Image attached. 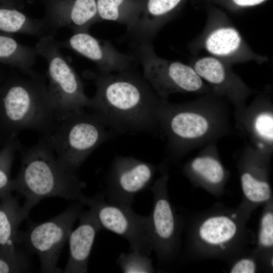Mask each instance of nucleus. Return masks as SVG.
<instances>
[{"mask_svg":"<svg viewBox=\"0 0 273 273\" xmlns=\"http://www.w3.org/2000/svg\"><path fill=\"white\" fill-rule=\"evenodd\" d=\"M96 92L85 108L113 133L153 132L162 101L144 76L128 70L94 75Z\"/></svg>","mask_w":273,"mask_h":273,"instance_id":"obj_1","label":"nucleus"},{"mask_svg":"<svg viewBox=\"0 0 273 273\" xmlns=\"http://www.w3.org/2000/svg\"><path fill=\"white\" fill-rule=\"evenodd\" d=\"M13 186L24 198L22 207L26 217L45 198L58 197L84 205L87 197L82 193L84 183L57 159L43 138L23 152L20 170Z\"/></svg>","mask_w":273,"mask_h":273,"instance_id":"obj_2","label":"nucleus"},{"mask_svg":"<svg viewBox=\"0 0 273 273\" xmlns=\"http://www.w3.org/2000/svg\"><path fill=\"white\" fill-rule=\"evenodd\" d=\"M24 74L4 87L2 101L5 117L14 129H33L47 135L57 118L45 78L35 71Z\"/></svg>","mask_w":273,"mask_h":273,"instance_id":"obj_3","label":"nucleus"},{"mask_svg":"<svg viewBox=\"0 0 273 273\" xmlns=\"http://www.w3.org/2000/svg\"><path fill=\"white\" fill-rule=\"evenodd\" d=\"M85 109L71 112L57 119L52 131L42 135L57 159L76 172L90 154L110 139L114 133Z\"/></svg>","mask_w":273,"mask_h":273,"instance_id":"obj_4","label":"nucleus"},{"mask_svg":"<svg viewBox=\"0 0 273 273\" xmlns=\"http://www.w3.org/2000/svg\"><path fill=\"white\" fill-rule=\"evenodd\" d=\"M205 10L204 28L189 44L192 53L203 52L231 65L267 61V57L257 53L247 43L224 10L209 4H205Z\"/></svg>","mask_w":273,"mask_h":273,"instance_id":"obj_5","label":"nucleus"},{"mask_svg":"<svg viewBox=\"0 0 273 273\" xmlns=\"http://www.w3.org/2000/svg\"><path fill=\"white\" fill-rule=\"evenodd\" d=\"M34 47L48 64L47 86L57 119L85 109L89 98L80 77L61 53L58 40L47 34L39 37Z\"/></svg>","mask_w":273,"mask_h":273,"instance_id":"obj_6","label":"nucleus"},{"mask_svg":"<svg viewBox=\"0 0 273 273\" xmlns=\"http://www.w3.org/2000/svg\"><path fill=\"white\" fill-rule=\"evenodd\" d=\"M133 43L143 76L161 99L167 100L176 93H202L208 89L189 64L159 57L152 42Z\"/></svg>","mask_w":273,"mask_h":273,"instance_id":"obj_7","label":"nucleus"},{"mask_svg":"<svg viewBox=\"0 0 273 273\" xmlns=\"http://www.w3.org/2000/svg\"><path fill=\"white\" fill-rule=\"evenodd\" d=\"M82 205L77 202L51 219L33 224L17 235V242L38 256L41 272H61L57 263Z\"/></svg>","mask_w":273,"mask_h":273,"instance_id":"obj_8","label":"nucleus"},{"mask_svg":"<svg viewBox=\"0 0 273 273\" xmlns=\"http://www.w3.org/2000/svg\"><path fill=\"white\" fill-rule=\"evenodd\" d=\"M84 205L89 207L102 229L126 240L131 251L150 255L152 247L148 216L135 213L131 206L107 201L101 194L87 197Z\"/></svg>","mask_w":273,"mask_h":273,"instance_id":"obj_9","label":"nucleus"},{"mask_svg":"<svg viewBox=\"0 0 273 273\" xmlns=\"http://www.w3.org/2000/svg\"><path fill=\"white\" fill-rule=\"evenodd\" d=\"M156 170L153 164L134 157H115L107 178L108 201L131 206L135 196L150 186Z\"/></svg>","mask_w":273,"mask_h":273,"instance_id":"obj_10","label":"nucleus"},{"mask_svg":"<svg viewBox=\"0 0 273 273\" xmlns=\"http://www.w3.org/2000/svg\"><path fill=\"white\" fill-rule=\"evenodd\" d=\"M58 43L61 48L71 50L91 60L103 73L130 70L134 59L119 51L110 41L99 39L89 32L73 33L69 38L58 41Z\"/></svg>","mask_w":273,"mask_h":273,"instance_id":"obj_11","label":"nucleus"},{"mask_svg":"<svg viewBox=\"0 0 273 273\" xmlns=\"http://www.w3.org/2000/svg\"><path fill=\"white\" fill-rule=\"evenodd\" d=\"M41 19L51 34L63 28L73 33L86 31L98 22L96 0H43Z\"/></svg>","mask_w":273,"mask_h":273,"instance_id":"obj_12","label":"nucleus"},{"mask_svg":"<svg viewBox=\"0 0 273 273\" xmlns=\"http://www.w3.org/2000/svg\"><path fill=\"white\" fill-rule=\"evenodd\" d=\"M167 176H162L151 188L153 205L148 216L152 250L159 256L171 251L176 237V222L172 208L166 196Z\"/></svg>","mask_w":273,"mask_h":273,"instance_id":"obj_13","label":"nucleus"},{"mask_svg":"<svg viewBox=\"0 0 273 273\" xmlns=\"http://www.w3.org/2000/svg\"><path fill=\"white\" fill-rule=\"evenodd\" d=\"M158 120V124L166 131L172 145L177 147L204 136L210 127L204 115L173 106L163 99L159 108Z\"/></svg>","mask_w":273,"mask_h":273,"instance_id":"obj_14","label":"nucleus"},{"mask_svg":"<svg viewBox=\"0 0 273 273\" xmlns=\"http://www.w3.org/2000/svg\"><path fill=\"white\" fill-rule=\"evenodd\" d=\"M190 1L143 0L142 9L138 18L127 28V35L133 43L152 42L160 30Z\"/></svg>","mask_w":273,"mask_h":273,"instance_id":"obj_15","label":"nucleus"},{"mask_svg":"<svg viewBox=\"0 0 273 273\" xmlns=\"http://www.w3.org/2000/svg\"><path fill=\"white\" fill-rule=\"evenodd\" d=\"M77 227L71 232L68 240L69 255L65 273H84L97 233L102 229L93 212L81 211Z\"/></svg>","mask_w":273,"mask_h":273,"instance_id":"obj_16","label":"nucleus"},{"mask_svg":"<svg viewBox=\"0 0 273 273\" xmlns=\"http://www.w3.org/2000/svg\"><path fill=\"white\" fill-rule=\"evenodd\" d=\"M189 65L217 92L236 98L247 92V87L233 72L232 65L220 60L206 55L193 58Z\"/></svg>","mask_w":273,"mask_h":273,"instance_id":"obj_17","label":"nucleus"},{"mask_svg":"<svg viewBox=\"0 0 273 273\" xmlns=\"http://www.w3.org/2000/svg\"><path fill=\"white\" fill-rule=\"evenodd\" d=\"M0 31L11 34L21 33L38 38L51 34L42 19L31 18L15 5L0 3Z\"/></svg>","mask_w":273,"mask_h":273,"instance_id":"obj_18","label":"nucleus"},{"mask_svg":"<svg viewBox=\"0 0 273 273\" xmlns=\"http://www.w3.org/2000/svg\"><path fill=\"white\" fill-rule=\"evenodd\" d=\"M38 54L35 47L19 42L11 34L0 31V63L29 74L33 70Z\"/></svg>","mask_w":273,"mask_h":273,"instance_id":"obj_19","label":"nucleus"},{"mask_svg":"<svg viewBox=\"0 0 273 273\" xmlns=\"http://www.w3.org/2000/svg\"><path fill=\"white\" fill-rule=\"evenodd\" d=\"M98 22L109 21L131 26L138 18L143 0H96Z\"/></svg>","mask_w":273,"mask_h":273,"instance_id":"obj_20","label":"nucleus"},{"mask_svg":"<svg viewBox=\"0 0 273 273\" xmlns=\"http://www.w3.org/2000/svg\"><path fill=\"white\" fill-rule=\"evenodd\" d=\"M237 232L235 222L225 216H215L206 219L199 229V235L206 243L222 246L234 237Z\"/></svg>","mask_w":273,"mask_h":273,"instance_id":"obj_21","label":"nucleus"},{"mask_svg":"<svg viewBox=\"0 0 273 273\" xmlns=\"http://www.w3.org/2000/svg\"><path fill=\"white\" fill-rule=\"evenodd\" d=\"M26 218L22 207L14 201L9 203L8 209H0V245L14 246L17 228Z\"/></svg>","mask_w":273,"mask_h":273,"instance_id":"obj_22","label":"nucleus"},{"mask_svg":"<svg viewBox=\"0 0 273 273\" xmlns=\"http://www.w3.org/2000/svg\"><path fill=\"white\" fill-rule=\"evenodd\" d=\"M116 262L124 273H150L154 272L149 255L139 251L121 253Z\"/></svg>","mask_w":273,"mask_h":273,"instance_id":"obj_23","label":"nucleus"},{"mask_svg":"<svg viewBox=\"0 0 273 273\" xmlns=\"http://www.w3.org/2000/svg\"><path fill=\"white\" fill-rule=\"evenodd\" d=\"M191 168L207 181L217 184L224 177V170L221 163L211 156L196 158L191 164Z\"/></svg>","mask_w":273,"mask_h":273,"instance_id":"obj_24","label":"nucleus"},{"mask_svg":"<svg viewBox=\"0 0 273 273\" xmlns=\"http://www.w3.org/2000/svg\"><path fill=\"white\" fill-rule=\"evenodd\" d=\"M241 183L243 192L249 201L258 203L270 199L271 189L267 182L258 179L248 172H245L241 175Z\"/></svg>","mask_w":273,"mask_h":273,"instance_id":"obj_25","label":"nucleus"},{"mask_svg":"<svg viewBox=\"0 0 273 273\" xmlns=\"http://www.w3.org/2000/svg\"><path fill=\"white\" fill-rule=\"evenodd\" d=\"M269 0H195L215 6L223 10L231 12L241 11L261 5Z\"/></svg>","mask_w":273,"mask_h":273,"instance_id":"obj_26","label":"nucleus"},{"mask_svg":"<svg viewBox=\"0 0 273 273\" xmlns=\"http://www.w3.org/2000/svg\"><path fill=\"white\" fill-rule=\"evenodd\" d=\"M253 128L259 138L267 142H272V114L268 112H262L257 114L253 121Z\"/></svg>","mask_w":273,"mask_h":273,"instance_id":"obj_27","label":"nucleus"},{"mask_svg":"<svg viewBox=\"0 0 273 273\" xmlns=\"http://www.w3.org/2000/svg\"><path fill=\"white\" fill-rule=\"evenodd\" d=\"M259 242L263 247H271L273 245V214L266 213L261 221L259 233Z\"/></svg>","mask_w":273,"mask_h":273,"instance_id":"obj_28","label":"nucleus"},{"mask_svg":"<svg viewBox=\"0 0 273 273\" xmlns=\"http://www.w3.org/2000/svg\"><path fill=\"white\" fill-rule=\"evenodd\" d=\"M256 265L250 259H242L236 262L231 270V273H254Z\"/></svg>","mask_w":273,"mask_h":273,"instance_id":"obj_29","label":"nucleus"},{"mask_svg":"<svg viewBox=\"0 0 273 273\" xmlns=\"http://www.w3.org/2000/svg\"><path fill=\"white\" fill-rule=\"evenodd\" d=\"M9 183L8 174L6 170L0 165V190L6 189L8 187Z\"/></svg>","mask_w":273,"mask_h":273,"instance_id":"obj_30","label":"nucleus"},{"mask_svg":"<svg viewBox=\"0 0 273 273\" xmlns=\"http://www.w3.org/2000/svg\"><path fill=\"white\" fill-rule=\"evenodd\" d=\"M20 0H0V3H8L16 5Z\"/></svg>","mask_w":273,"mask_h":273,"instance_id":"obj_31","label":"nucleus"}]
</instances>
